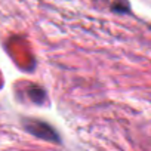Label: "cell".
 Listing matches in <instances>:
<instances>
[{"mask_svg":"<svg viewBox=\"0 0 151 151\" xmlns=\"http://www.w3.org/2000/svg\"><path fill=\"white\" fill-rule=\"evenodd\" d=\"M24 124V129L31 133L33 136L36 138H40L43 141H49V142H53V144H61V138L58 135V132H55V129L42 122V120H34V119H27L22 122Z\"/></svg>","mask_w":151,"mask_h":151,"instance_id":"cell-1","label":"cell"}]
</instances>
